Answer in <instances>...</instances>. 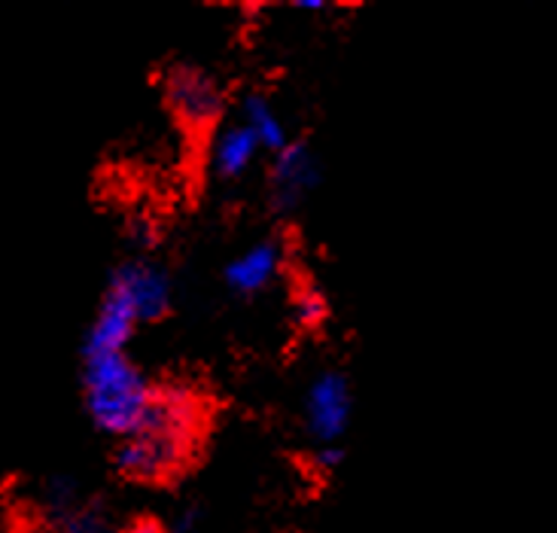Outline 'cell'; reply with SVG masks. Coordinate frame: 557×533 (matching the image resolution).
Wrapping results in <instances>:
<instances>
[{"mask_svg":"<svg viewBox=\"0 0 557 533\" xmlns=\"http://www.w3.org/2000/svg\"><path fill=\"white\" fill-rule=\"evenodd\" d=\"M196 442V436H186V433L144 426L135 436L116 442L113 470L132 485H165L189 467Z\"/></svg>","mask_w":557,"mask_h":533,"instance_id":"cell-3","label":"cell"},{"mask_svg":"<svg viewBox=\"0 0 557 533\" xmlns=\"http://www.w3.org/2000/svg\"><path fill=\"white\" fill-rule=\"evenodd\" d=\"M125 238L132 241V247L137 250V257H150L152 250H156V244H159V226L152 223L150 216L135 213V216L128 220V226H125Z\"/></svg>","mask_w":557,"mask_h":533,"instance_id":"cell-13","label":"cell"},{"mask_svg":"<svg viewBox=\"0 0 557 533\" xmlns=\"http://www.w3.org/2000/svg\"><path fill=\"white\" fill-rule=\"evenodd\" d=\"M232 116L253 132L265 156L281 152L293 140L281 107L274 104L265 89H244L238 98H232Z\"/></svg>","mask_w":557,"mask_h":533,"instance_id":"cell-10","label":"cell"},{"mask_svg":"<svg viewBox=\"0 0 557 533\" xmlns=\"http://www.w3.org/2000/svg\"><path fill=\"white\" fill-rule=\"evenodd\" d=\"M284 272L286 241L281 235H265V238L247 244L223 265V287L228 289V296L250 302V299H259L262 293H269Z\"/></svg>","mask_w":557,"mask_h":533,"instance_id":"cell-7","label":"cell"},{"mask_svg":"<svg viewBox=\"0 0 557 533\" xmlns=\"http://www.w3.org/2000/svg\"><path fill=\"white\" fill-rule=\"evenodd\" d=\"M137 326H140V320H137L132 302L125 299V293L120 287H113L107 281L104 296H101L98 311H95L89 330H86V338H83V357L128 350Z\"/></svg>","mask_w":557,"mask_h":533,"instance_id":"cell-9","label":"cell"},{"mask_svg":"<svg viewBox=\"0 0 557 533\" xmlns=\"http://www.w3.org/2000/svg\"><path fill=\"white\" fill-rule=\"evenodd\" d=\"M289 318L301 333H314L330 320V302L314 284H301L289 296Z\"/></svg>","mask_w":557,"mask_h":533,"instance_id":"cell-11","label":"cell"},{"mask_svg":"<svg viewBox=\"0 0 557 533\" xmlns=\"http://www.w3.org/2000/svg\"><path fill=\"white\" fill-rule=\"evenodd\" d=\"M345 445H320V448H314V455H311V463L320 472H335L345 463Z\"/></svg>","mask_w":557,"mask_h":533,"instance_id":"cell-15","label":"cell"},{"mask_svg":"<svg viewBox=\"0 0 557 533\" xmlns=\"http://www.w3.org/2000/svg\"><path fill=\"white\" fill-rule=\"evenodd\" d=\"M293 10H301V13H326V10H335V3H326V0H296Z\"/></svg>","mask_w":557,"mask_h":533,"instance_id":"cell-16","label":"cell"},{"mask_svg":"<svg viewBox=\"0 0 557 533\" xmlns=\"http://www.w3.org/2000/svg\"><path fill=\"white\" fill-rule=\"evenodd\" d=\"M301 430L314 448L320 445H345L347 430L354 421V387L342 369L326 365L317 369L301 387Z\"/></svg>","mask_w":557,"mask_h":533,"instance_id":"cell-4","label":"cell"},{"mask_svg":"<svg viewBox=\"0 0 557 533\" xmlns=\"http://www.w3.org/2000/svg\"><path fill=\"white\" fill-rule=\"evenodd\" d=\"M122 533H162V524H156V521H150V518H140V521H135L128 531Z\"/></svg>","mask_w":557,"mask_h":533,"instance_id":"cell-17","label":"cell"},{"mask_svg":"<svg viewBox=\"0 0 557 533\" xmlns=\"http://www.w3.org/2000/svg\"><path fill=\"white\" fill-rule=\"evenodd\" d=\"M320 183H323V159L308 140L293 137L284 150L269 156L265 201L277 216L299 213L308 204V198L320 189Z\"/></svg>","mask_w":557,"mask_h":533,"instance_id":"cell-5","label":"cell"},{"mask_svg":"<svg viewBox=\"0 0 557 533\" xmlns=\"http://www.w3.org/2000/svg\"><path fill=\"white\" fill-rule=\"evenodd\" d=\"M205 147H208V174L223 186L242 183L247 174L257 171L259 159L265 156L253 132L244 122L235 120L232 113L213 128Z\"/></svg>","mask_w":557,"mask_h":533,"instance_id":"cell-8","label":"cell"},{"mask_svg":"<svg viewBox=\"0 0 557 533\" xmlns=\"http://www.w3.org/2000/svg\"><path fill=\"white\" fill-rule=\"evenodd\" d=\"M156 381L122 354L83 357V402L91 426L110 439H128L144 426L150 411Z\"/></svg>","mask_w":557,"mask_h":533,"instance_id":"cell-1","label":"cell"},{"mask_svg":"<svg viewBox=\"0 0 557 533\" xmlns=\"http://www.w3.org/2000/svg\"><path fill=\"white\" fill-rule=\"evenodd\" d=\"M162 104L186 140H208L232 113V95L211 67L174 61L162 71Z\"/></svg>","mask_w":557,"mask_h":533,"instance_id":"cell-2","label":"cell"},{"mask_svg":"<svg viewBox=\"0 0 557 533\" xmlns=\"http://www.w3.org/2000/svg\"><path fill=\"white\" fill-rule=\"evenodd\" d=\"M55 533H122L113 518L107 516L104 506H79L74 516L59 524Z\"/></svg>","mask_w":557,"mask_h":533,"instance_id":"cell-12","label":"cell"},{"mask_svg":"<svg viewBox=\"0 0 557 533\" xmlns=\"http://www.w3.org/2000/svg\"><path fill=\"white\" fill-rule=\"evenodd\" d=\"M201 521H205V512H201V506L198 503H186L181 506L174 516H171V533H196L201 528Z\"/></svg>","mask_w":557,"mask_h":533,"instance_id":"cell-14","label":"cell"},{"mask_svg":"<svg viewBox=\"0 0 557 533\" xmlns=\"http://www.w3.org/2000/svg\"><path fill=\"white\" fill-rule=\"evenodd\" d=\"M107 281L125 293V299L135 308L140 326L165 320L171 314V308H174V293H177L174 277L162 262H156L152 257L125 259L110 272Z\"/></svg>","mask_w":557,"mask_h":533,"instance_id":"cell-6","label":"cell"}]
</instances>
